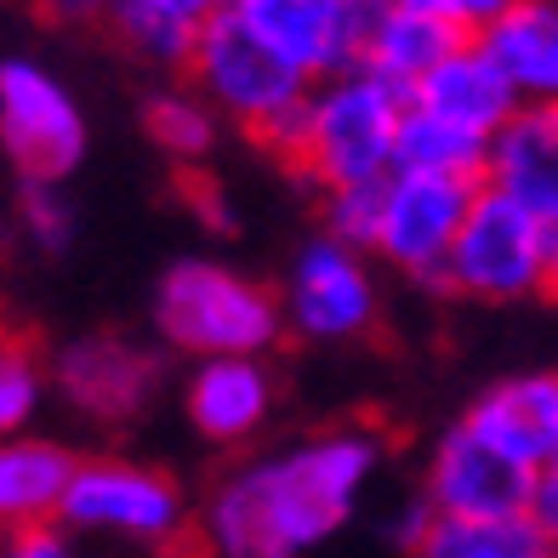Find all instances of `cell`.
Here are the masks:
<instances>
[{
    "label": "cell",
    "instance_id": "6da1fadb",
    "mask_svg": "<svg viewBox=\"0 0 558 558\" xmlns=\"http://www.w3.org/2000/svg\"><path fill=\"white\" fill-rule=\"evenodd\" d=\"M371 468V434H325L286 462L240 473L211 501V547L222 558H291L296 547H314L348 519Z\"/></svg>",
    "mask_w": 558,
    "mask_h": 558
},
{
    "label": "cell",
    "instance_id": "7a4b0ae2",
    "mask_svg": "<svg viewBox=\"0 0 558 558\" xmlns=\"http://www.w3.org/2000/svg\"><path fill=\"white\" fill-rule=\"evenodd\" d=\"M155 314L177 348L211 353V360H251L257 348L279 337L274 296L217 263H177L160 279Z\"/></svg>",
    "mask_w": 558,
    "mask_h": 558
},
{
    "label": "cell",
    "instance_id": "3957f363",
    "mask_svg": "<svg viewBox=\"0 0 558 558\" xmlns=\"http://www.w3.org/2000/svg\"><path fill=\"white\" fill-rule=\"evenodd\" d=\"M404 104L371 74H348L325 97H314L308 120V155H302L296 177H314L325 194L383 183V171L393 166Z\"/></svg>",
    "mask_w": 558,
    "mask_h": 558
},
{
    "label": "cell",
    "instance_id": "277c9868",
    "mask_svg": "<svg viewBox=\"0 0 558 558\" xmlns=\"http://www.w3.org/2000/svg\"><path fill=\"white\" fill-rule=\"evenodd\" d=\"M547 257H553V228L530 217L519 199L478 189L439 286L468 296H524V291H542Z\"/></svg>",
    "mask_w": 558,
    "mask_h": 558
},
{
    "label": "cell",
    "instance_id": "5b68a950",
    "mask_svg": "<svg viewBox=\"0 0 558 558\" xmlns=\"http://www.w3.org/2000/svg\"><path fill=\"white\" fill-rule=\"evenodd\" d=\"M0 143L23 171V183L46 189L69 177L86 155V120L74 109V97L29 58L0 63Z\"/></svg>",
    "mask_w": 558,
    "mask_h": 558
},
{
    "label": "cell",
    "instance_id": "8992f818",
    "mask_svg": "<svg viewBox=\"0 0 558 558\" xmlns=\"http://www.w3.org/2000/svg\"><path fill=\"white\" fill-rule=\"evenodd\" d=\"M189 63H194L199 81H206V92L245 125L251 137H257L268 120H279L286 109H296L302 97H308V92H302V74L286 69L268 52L240 7L206 17V35H199Z\"/></svg>",
    "mask_w": 558,
    "mask_h": 558
},
{
    "label": "cell",
    "instance_id": "52a82bcc",
    "mask_svg": "<svg viewBox=\"0 0 558 558\" xmlns=\"http://www.w3.org/2000/svg\"><path fill=\"white\" fill-rule=\"evenodd\" d=\"M501 7H473V0H411V7L376 12V29L365 46V74L383 81L399 104H411L416 86L473 46V29H490Z\"/></svg>",
    "mask_w": 558,
    "mask_h": 558
},
{
    "label": "cell",
    "instance_id": "ba28073f",
    "mask_svg": "<svg viewBox=\"0 0 558 558\" xmlns=\"http://www.w3.org/2000/svg\"><path fill=\"white\" fill-rule=\"evenodd\" d=\"M536 478L519 468L513 456H501L468 427L439 445L434 456V478H427V501L439 519H468V524H501V519H530L536 507Z\"/></svg>",
    "mask_w": 558,
    "mask_h": 558
},
{
    "label": "cell",
    "instance_id": "9c48e42d",
    "mask_svg": "<svg viewBox=\"0 0 558 558\" xmlns=\"http://www.w3.org/2000/svg\"><path fill=\"white\" fill-rule=\"evenodd\" d=\"M240 12L268 52L296 74L365 63V46L376 29L371 7H342V0H245Z\"/></svg>",
    "mask_w": 558,
    "mask_h": 558
},
{
    "label": "cell",
    "instance_id": "30bf717a",
    "mask_svg": "<svg viewBox=\"0 0 558 558\" xmlns=\"http://www.w3.org/2000/svg\"><path fill=\"white\" fill-rule=\"evenodd\" d=\"M478 199V183L462 177H422V171H399L388 183V211H383V245L399 268L439 279L450 263V245L462 234V222Z\"/></svg>",
    "mask_w": 558,
    "mask_h": 558
},
{
    "label": "cell",
    "instance_id": "8fae6325",
    "mask_svg": "<svg viewBox=\"0 0 558 558\" xmlns=\"http://www.w3.org/2000/svg\"><path fill=\"white\" fill-rule=\"evenodd\" d=\"M63 519L86 530H120L143 542L177 536V490L166 473H148L132 462H81L63 496Z\"/></svg>",
    "mask_w": 558,
    "mask_h": 558
},
{
    "label": "cell",
    "instance_id": "7c38bea8",
    "mask_svg": "<svg viewBox=\"0 0 558 558\" xmlns=\"http://www.w3.org/2000/svg\"><path fill=\"white\" fill-rule=\"evenodd\" d=\"M155 353L125 342V337H81L58 353V388L69 393L74 411L97 422H125L137 416L155 393Z\"/></svg>",
    "mask_w": 558,
    "mask_h": 558
},
{
    "label": "cell",
    "instance_id": "4fadbf2b",
    "mask_svg": "<svg viewBox=\"0 0 558 558\" xmlns=\"http://www.w3.org/2000/svg\"><path fill=\"white\" fill-rule=\"evenodd\" d=\"M468 434L513 456L519 468L547 473L558 462V376H513L496 383L485 399L468 411Z\"/></svg>",
    "mask_w": 558,
    "mask_h": 558
},
{
    "label": "cell",
    "instance_id": "5bb4252c",
    "mask_svg": "<svg viewBox=\"0 0 558 558\" xmlns=\"http://www.w3.org/2000/svg\"><path fill=\"white\" fill-rule=\"evenodd\" d=\"M496 194L519 199L558 234V104H530L490 137Z\"/></svg>",
    "mask_w": 558,
    "mask_h": 558
},
{
    "label": "cell",
    "instance_id": "9a60e30c",
    "mask_svg": "<svg viewBox=\"0 0 558 558\" xmlns=\"http://www.w3.org/2000/svg\"><path fill=\"white\" fill-rule=\"evenodd\" d=\"M411 109H422V114L456 125V132L490 143L501 125L513 120V81L496 69V58L485 52V46H468V52H456L450 63H439L416 86Z\"/></svg>",
    "mask_w": 558,
    "mask_h": 558
},
{
    "label": "cell",
    "instance_id": "2e32d148",
    "mask_svg": "<svg viewBox=\"0 0 558 558\" xmlns=\"http://www.w3.org/2000/svg\"><path fill=\"white\" fill-rule=\"evenodd\" d=\"M291 308H296V325L308 337H353V331L371 325L376 296H371L365 268L353 263V251H342L337 240H325V245L302 251L296 286H291Z\"/></svg>",
    "mask_w": 558,
    "mask_h": 558
},
{
    "label": "cell",
    "instance_id": "e0dca14e",
    "mask_svg": "<svg viewBox=\"0 0 558 558\" xmlns=\"http://www.w3.org/2000/svg\"><path fill=\"white\" fill-rule=\"evenodd\" d=\"M74 456L40 439H12L0 445V542L23 536V530H46V519L63 513Z\"/></svg>",
    "mask_w": 558,
    "mask_h": 558
},
{
    "label": "cell",
    "instance_id": "ac0fdd59",
    "mask_svg": "<svg viewBox=\"0 0 558 558\" xmlns=\"http://www.w3.org/2000/svg\"><path fill=\"white\" fill-rule=\"evenodd\" d=\"M485 52L513 81V92H536V104H558V12L553 7H501L485 29Z\"/></svg>",
    "mask_w": 558,
    "mask_h": 558
},
{
    "label": "cell",
    "instance_id": "d6986e66",
    "mask_svg": "<svg viewBox=\"0 0 558 558\" xmlns=\"http://www.w3.org/2000/svg\"><path fill=\"white\" fill-rule=\"evenodd\" d=\"M189 416L206 439H245L268 416V371L257 360H206L189 388Z\"/></svg>",
    "mask_w": 558,
    "mask_h": 558
},
{
    "label": "cell",
    "instance_id": "ffe728a7",
    "mask_svg": "<svg viewBox=\"0 0 558 558\" xmlns=\"http://www.w3.org/2000/svg\"><path fill=\"white\" fill-rule=\"evenodd\" d=\"M393 166L422 171V177H462V183H478V171H490V143L456 132V125L422 114V109H404Z\"/></svg>",
    "mask_w": 558,
    "mask_h": 558
},
{
    "label": "cell",
    "instance_id": "44dd1931",
    "mask_svg": "<svg viewBox=\"0 0 558 558\" xmlns=\"http://www.w3.org/2000/svg\"><path fill=\"white\" fill-rule=\"evenodd\" d=\"M206 7L199 0H125V7L109 12L114 35L143 58H160V63H183L194 58L199 35H206Z\"/></svg>",
    "mask_w": 558,
    "mask_h": 558
},
{
    "label": "cell",
    "instance_id": "7402d4cb",
    "mask_svg": "<svg viewBox=\"0 0 558 558\" xmlns=\"http://www.w3.org/2000/svg\"><path fill=\"white\" fill-rule=\"evenodd\" d=\"M416 558H558V547L547 542L536 519H501V524L434 519Z\"/></svg>",
    "mask_w": 558,
    "mask_h": 558
},
{
    "label": "cell",
    "instance_id": "603a6c76",
    "mask_svg": "<svg viewBox=\"0 0 558 558\" xmlns=\"http://www.w3.org/2000/svg\"><path fill=\"white\" fill-rule=\"evenodd\" d=\"M35 399H40V348L29 331L0 325V434L29 422Z\"/></svg>",
    "mask_w": 558,
    "mask_h": 558
},
{
    "label": "cell",
    "instance_id": "cb8c5ba5",
    "mask_svg": "<svg viewBox=\"0 0 558 558\" xmlns=\"http://www.w3.org/2000/svg\"><path fill=\"white\" fill-rule=\"evenodd\" d=\"M143 125H148V137H155L166 155H177V160H199L211 148V114L199 109L194 97H183V92L148 97V104H143Z\"/></svg>",
    "mask_w": 558,
    "mask_h": 558
},
{
    "label": "cell",
    "instance_id": "d4e9b609",
    "mask_svg": "<svg viewBox=\"0 0 558 558\" xmlns=\"http://www.w3.org/2000/svg\"><path fill=\"white\" fill-rule=\"evenodd\" d=\"M383 211H388V183H360V189H337L325 217H331L337 245H376L383 240Z\"/></svg>",
    "mask_w": 558,
    "mask_h": 558
},
{
    "label": "cell",
    "instance_id": "484cf974",
    "mask_svg": "<svg viewBox=\"0 0 558 558\" xmlns=\"http://www.w3.org/2000/svg\"><path fill=\"white\" fill-rule=\"evenodd\" d=\"M23 228H29V240L46 245V251H63L74 240V211L58 189L46 183H29L23 189Z\"/></svg>",
    "mask_w": 558,
    "mask_h": 558
},
{
    "label": "cell",
    "instance_id": "4316f807",
    "mask_svg": "<svg viewBox=\"0 0 558 558\" xmlns=\"http://www.w3.org/2000/svg\"><path fill=\"white\" fill-rule=\"evenodd\" d=\"M177 189L189 194V211L206 222V228H217V234H228V228H234V211L222 206V189L211 183L206 171H183V177H177Z\"/></svg>",
    "mask_w": 558,
    "mask_h": 558
},
{
    "label": "cell",
    "instance_id": "83f0119b",
    "mask_svg": "<svg viewBox=\"0 0 558 558\" xmlns=\"http://www.w3.org/2000/svg\"><path fill=\"white\" fill-rule=\"evenodd\" d=\"M0 558H69V547H63V536H52V530H23V536L0 542Z\"/></svg>",
    "mask_w": 558,
    "mask_h": 558
},
{
    "label": "cell",
    "instance_id": "f1b7e54d",
    "mask_svg": "<svg viewBox=\"0 0 558 558\" xmlns=\"http://www.w3.org/2000/svg\"><path fill=\"white\" fill-rule=\"evenodd\" d=\"M530 519L547 530V542L558 547V462L536 478V507H530Z\"/></svg>",
    "mask_w": 558,
    "mask_h": 558
},
{
    "label": "cell",
    "instance_id": "f546056e",
    "mask_svg": "<svg viewBox=\"0 0 558 558\" xmlns=\"http://www.w3.org/2000/svg\"><path fill=\"white\" fill-rule=\"evenodd\" d=\"M166 558H211V547L199 536H189V530H177V536L166 542Z\"/></svg>",
    "mask_w": 558,
    "mask_h": 558
},
{
    "label": "cell",
    "instance_id": "4dcf8cb0",
    "mask_svg": "<svg viewBox=\"0 0 558 558\" xmlns=\"http://www.w3.org/2000/svg\"><path fill=\"white\" fill-rule=\"evenodd\" d=\"M542 291L558 302V234H553V257H547V279H542Z\"/></svg>",
    "mask_w": 558,
    "mask_h": 558
}]
</instances>
